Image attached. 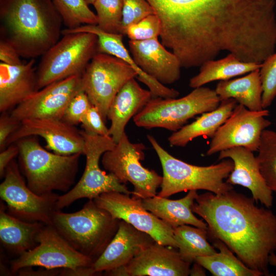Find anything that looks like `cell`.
Segmentation results:
<instances>
[{
    "label": "cell",
    "mask_w": 276,
    "mask_h": 276,
    "mask_svg": "<svg viewBox=\"0 0 276 276\" xmlns=\"http://www.w3.org/2000/svg\"><path fill=\"white\" fill-rule=\"evenodd\" d=\"M157 242L144 249L127 265L129 276H188L191 263L178 251Z\"/></svg>",
    "instance_id": "obj_21"
},
{
    "label": "cell",
    "mask_w": 276,
    "mask_h": 276,
    "mask_svg": "<svg viewBox=\"0 0 276 276\" xmlns=\"http://www.w3.org/2000/svg\"><path fill=\"white\" fill-rule=\"evenodd\" d=\"M204 268L197 262H194L193 266L190 268V275L191 276L205 275Z\"/></svg>",
    "instance_id": "obj_46"
},
{
    "label": "cell",
    "mask_w": 276,
    "mask_h": 276,
    "mask_svg": "<svg viewBox=\"0 0 276 276\" xmlns=\"http://www.w3.org/2000/svg\"><path fill=\"white\" fill-rule=\"evenodd\" d=\"M45 224L28 222L8 213L6 205L1 203L0 240L10 252L20 256L37 245L36 238Z\"/></svg>",
    "instance_id": "obj_26"
},
{
    "label": "cell",
    "mask_w": 276,
    "mask_h": 276,
    "mask_svg": "<svg viewBox=\"0 0 276 276\" xmlns=\"http://www.w3.org/2000/svg\"><path fill=\"white\" fill-rule=\"evenodd\" d=\"M222 100L233 98L238 104L252 111H260L262 106L263 88L260 69L233 80L220 81L215 89Z\"/></svg>",
    "instance_id": "obj_28"
},
{
    "label": "cell",
    "mask_w": 276,
    "mask_h": 276,
    "mask_svg": "<svg viewBox=\"0 0 276 276\" xmlns=\"http://www.w3.org/2000/svg\"><path fill=\"white\" fill-rule=\"evenodd\" d=\"M269 115L266 109L252 111L238 104L212 138L206 155H212L235 147L258 151L263 132L271 124L265 118Z\"/></svg>",
    "instance_id": "obj_14"
},
{
    "label": "cell",
    "mask_w": 276,
    "mask_h": 276,
    "mask_svg": "<svg viewBox=\"0 0 276 276\" xmlns=\"http://www.w3.org/2000/svg\"><path fill=\"white\" fill-rule=\"evenodd\" d=\"M258 152L260 172L269 189L276 192V131L264 130Z\"/></svg>",
    "instance_id": "obj_33"
},
{
    "label": "cell",
    "mask_w": 276,
    "mask_h": 276,
    "mask_svg": "<svg viewBox=\"0 0 276 276\" xmlns=\"http://www.w3.org/2000/svg\"><path fill=\"white\" fill-rule=\"evenodd\" d=\"M1 39L21 57L43 55L62 35L63 21L52 0H0Z\"/></svg>",
    "instance_id": "obj_3"
},
{
    "label": "cell",
    "mask_w": 276,
    "mask_h": 276,
    "mask_svg": "<svg viewBox=\"0 0 276 276\" xmlns=\"http://www.w3.org/2000/svg\"><path fill=\"white\" fill-rule=\"evenodd\" d=\"M93 200L113 217L147 233L156 242L177 248L174 239V228L147 210L142 204V198L121 192H110L100 195Z\"/></svg>",
    "instance_id": "obj_15"
},
{
    "label": "cell",
    "mask_w": 276,
    "mask_h": 276,
    "mask_svg": "<svg viewBox=\"0 0 276 276\" xmlns=\"http://www.w3.org/2000/svg\"><path fill=\"white\" fill-rule=\"evenodd\" d=\"M137 76L136 71L120 58L100 53L93 56L82 75V90L91 104L98 108L105 122L118 91Z\"/></svg>",
    "instance_id": "obj_11"
},
{
    "label": "cell",
    "mask_w": 276,
    "mask_h": 276,
    "mask_svg": "<svg viewBox=\"0 0 276 276\" xmlns=\"http://www.w3.org/2000/svg\"><path fill=\"white\" fill-rule=\"evenodd\" d=\"M99 273L96 272L92 266L78 267L75 269H61L60 275H80L92 276L96 275Z\"/></svg>",
    "instance_id": "obj_43"
},
{
    "label": "cell",
    "mask_w": 276,
    "mask_h": 276,
    "mask_svg": "<svg viewBox=\"0 0 276 276\" xmlns=\"http://www.w3.org/2000/svg\"><path fill=\"white\" fill-rule=\"evenodd\" d=\"M162 26L158 17L151 14L139 22L128 26L124 31L130 40L142 41L158 38L161 34Z\"/></svg>",
    "instance_id": "obj_36"
},
{
    "label": "cell",
    "mask_w": 276,
    "mask_h": 276,
    "mask_svg": "<svg viewBox=\"0 0 276 276\" xmlns=\"http://www.w3.org/2000/svg\"><path fill=\"white\" fill-rule=\"evenodd\" d=\"M155 242L149 234L120 220L118 231L93 267L97 273L126 266L136 256Z\"/></svg>",
    "instance_id": "obj_20"
},
{
    "label": "cell",
    "mask_w": 276,
    "mask_h": 276,
    "mask_svg": "<svg viewBox=\"0 0 276 276\" xmlns=\"http://www.w3.org/2000/svg\"><path fill=\"white\" fill-rule=\"evenodd\" d=\"M41 56L36 68L38 89L54 82L82 75L97 53L98 37L88 32L70 33Z\"/></svg>",
    "instance_id": "obj_8"
},
{
    "label": "cell",
    "mask_w": 276,
    "mask_h": 276,
    "mask_svg": "<svg viewBox=\"0 0 276 276\" xmlns=\"http://www.w3.org/2000/svg\"><path fill=\"white\" fill-rule=\"evenodd\" d=\"M4 178L0 185V196L8 213L24 221L51 225L58 195L53 192L39 195L33 192L14 159L6 168Z\"/></svg>",
    "instance_id": "obj_12"
},
{
    "label": "cell",
    "mask_w": 276,
    "mask_h": 276,
    "mask_svg": "<svg viewBox=\"0 0 276 276\" xmlns=\"http://www.w3.org/2000/svg\"><path fill=\"white\" fill-rule=\"evenodd\" d=\"M30 136H39L44 139L46 148L56 154L67 155L84 153L85 141L81 130L60 119H30L21 121L17 129L7 140L6 147Z\"/></svg>",
    "instance_id": "obj_17"
},
{
    "label": "cell",
    "mask_w": 276,
    "mask_h": 276,
    "mask_svg": "<svg viewBox=\"0 0 276 276\" xmlns=\"http://www.w3.org/2000/svg\"><path fill=\"white\" fill-rule=\"evenodd\" d=\"M129 47L136 65L145 73L164 85L172 84L180 77V61L168 51L158 38L129 40Z\"/></svg>",
    "instance_id": "obj_18"
},
{
    "label": "cell",
    "mask_w": 276,
    "mask_h": 276,
    "mask_svg": "<svg viewBox=\"0 0 276 276\" xmlns=\"http://www.w3.org/2000/svg\"><path fill=\"white\" fill-rule=\"evenodd\" d=\"M154 97L133 117L137 127L175 132L195 116L215 109L221 102L215 90L203 86L178 99Z\"/></svg>",
    "instance_id": "obj_7"
},
{
    "label": "cell",
    "mask_w": 276,
    "mask_h": 276,
    "mask_svg": "<svg viewBox=\"0 0 276 276\" xmlns=\"http://www.w3.org/2000/svg\"><path fill=\"white\" fill-rule=\"evenodd\" d=\"M68 29L83 25H97L98 19L85 0H52Z\"/></svg>",
    "instance_id": "obj_32"
},
{
    "label": "cell",
    "mask_w": 276,
    "mask_h": 276,
    "mask_svg": "<svg viewBox=\"0 0 276 276\" xmlns=\"http://www.w3.org/2000/svg\"><path fill=\"white\" fill-rule=\"evenodd\" d=\"M174 239L181 257L191 264L199 257L217 252L208 242L207 229L182 225L174 228Z\"/></svg>",
    "instance_id": "obj_31"
},
{
    "label": "cell",
    "mask_w": 276,
    "mask_h": 276,
    "mask_svg": "<svg viewBox=\"0 0 276 276\" xmlns=\"http://www.w3.org/2000/svg\"><path fill=\"white\" fill-rule=\"evenodd\" d=\"M262 63L244 62L229 53L223 58L210 60L202 64L199 73L190 79L189 86L195 88L212 81L229 80L260 69Z\"/></svg>",
    "instance_id": "obj_29"
},
{
    "label": "cell",
    "mask_w": 276,
    "mask_h": 276,
    "mask_svg": "<svg viewBox=\"0 0 276 276\" xmlns=\"http://www.w3.org/2000/svg\"><path fill=\"white\" fill-rule=\"evenodd\" d=\"M147 139L156 152L163 169L160 197H168L173 194L190 190H204L216 194L233 189V185L224 181L234 167L229 158L208 166L191 165L179 159L164 149L154 137Z\"/></svg>",
    "instance_id": "obj_6"
},
{
    "label": "cell",
    "mask_w": 276,
    "mask_h": 276,
    "mask_svg": "<svg viewBox=\"0 0 276 276\" xmlns=\"http://www.w3.org/2000/svg\"><path fill=\"white\" fill-rule=\"evenodd\" d=\"M21 57L9 43L0 39V60L2 62L9 65H20L23 64Z\"/></svg>",
    "instance_id": "obj_41"
},
{
    "label": "cell",
    "mask_w": 276,
    "mask_h": 276,
    "mask_svg": "<svg viewBox=\"0 0 276 276\" xmlns=\"http://www.w3.org/2000/svg\"><path fill=\"white\" fill-rule=\"evenodd\" d=\"M231 159L234 167L226 182L240 185L250 190L256 203L260 201L266 208L273 204L272 191L267 185L253 152L243 147H235L219 152L218 159Z\"/></svg>",
    "instance_id": "obj_19"
},
{
    "label": "cell",
    "mask_w": 276,
    "mask_h": 276,
    "mask_svg": "<svg viewBox=\"0 0 276 276\" xmlns=\"http://www.w3.org/2000/svg\"><path fill=\"white\" fill-rule=\"evenodd\" d=\"M37 245L11 263L12 273L35 266L47 269H75L92 266L94 261L74 248L52 225L45 224L37 234Z\"/></svg>",
    "instance_id": "obj_13"
},
{
    "label": "cell",
    "mask_w": 276,
    "mask_h": 276,
    "mask_svg": "<svg viewBox=\"0 0 276 276\" xmlns=\"http://www.w3.org/2000/svg\"><path fill=\"white\" fill-rule=\"evenodd\" d=\"M19 154V149L16 144H12L0 153V176L4 177L5 172L8 165Z\"/></svg>",
    "instance_id": "obj_42"
},
{
    "label": "cell",
    "mask_w": 276,
    "mask_h": 276,
    "mask_svg": "<svg viewBox=\"0 0 276 276\" xmlns=\"http://www.w3.org/2000/svg\"><path fill=\"white\" fill-rule=\"evenodd\" d=\"M20 122L10 114L2 113L0 118V148L3 150L6 147L7 140L19 127Z\"/></svg>",
    "instance_id": "obj_40"
},
{
    "label": "cell",
    "mask_w": 276,
    "mask_h": 276,
    "mask_svg": "<svg viewBox=\"0 0 276 276\" xmlns=\"http://www.w3.org/2000/svg\"><path fill=\"white\" fill-rule=\"evenodd\" d=\"M238 104L233 98L222 100L215 109L204 112L191 123L173 132L168 140L171 146L185 147L190 141L200 136L212 138L226 121Z\"/></svg>",
    "instance_id": "obj_27"
},
{
    "label": "cell",
    "mask_w": 276,
    "mask_h": 276,
    "mask_svg": "<svg viewBox=\"0 0 276 276\" xmlns=\"http://www.w3.org/2000/svg\"><path fill=\"white\" fill-rule=\"evenodd\" d=\"M153 14H155L153 8L146 0H123V35L128 26Z\"/></svg>",
    "instance_id": "obj_37"
},
{
    "label": "cell",
    "mask_w": 276,
    "mask_h": 276,
    "mask_svg": "<svg viewBox=\"0 0 276 276\" xmlns=\"http://www.w3.org/2000/svg\"><path fill=\"white\" fill-rule=\"evenodd\" d=\"M88 5H93L96 0H85Z\"/></svg>",
    "instance_id": "obj_48"
},
{
    "label": "cell",
    "mask_w": 276,
    "mask_h": 276,
    "mask_svg": "<svg viewBox=\"0 0 276 276\" xmlns=\"http://www.w3.org/2000/svg\"><path fill=\"white\" fill-rule=\"evenodd\" d=\"M161 43L182 67L200 66L223 51L261 63L275 52V0H151Z\"/></svg>",
    "instance_id": "obj_1"
},
{
    "label": "cell",
    "mask_w": 276,
    "mask_h": 276,
    "mask_svg": "<svg viewBox=\"0 0 276 276\" xmlns=\"http://www.w3.org/2000/svg\"><path fill=\"white\" fill-rule=\"evenodd\" d=\"M106 275L109 276H129L126 266H123L105 271Z\"/></svg>",
    "instance_id": "obj_45"
},
{
    "label": "cell",
    "mask_w": 276,
    "mask_h": 276,
    "mask_svg": "<svg viewBox=\"0 0 276 276\" xmlns=\"http://www.w3.org/2000/svg\"><path fill=\"white\" fill-rule=\"evenodd\" d=\"M262 85V106L269 107L276 97V52L267 57L260 68Z\"/></svg>",
    "instance_id": "obj_35"
},
{
    "label": "cell",
    "mask_w": 276,
    "mask_h": 276,
    "mask_svg": "<svg viewBox=\"0 0 276 276\" xmlns=\"http://www.w3.org/2000/svg\"><path fill=\"white\" fill-rule=\"evenodd\" d=\"M120 220L89 200L74 213L54 210L51 225L74 248L95 262L114 236Z\"/></svg>",
    "instance_id": "obj_5"
},
{
    "label": "cell",
    "mask_w": 276,
    "mask_h": 276,
    "mask_svg": "<svg viewBox=\"0 0 276 276\" xmlns=\"http://www.w3.org/2000/svg\"><path fill=\"white\" fill-rule=\"evenodd\" d=\"M99 110L91 105L82 118L81 124L83 130L87 133L102 136H110L108 128Z\"/></svg>",
    "instance_id": "obj_39"
},
{
    "label": "cell",
    "mask_w": 276,
    "mask_h": 276,
    "mask_svg": "<svg viewBox=\"0 0 276 276\" xmlns=\"http://www.w3.org/2000/svg\"><path fill=\"white\" fill-rule=\"evenodd\" d=\"M146 147L141 143H132L125 132L115 147L105 152L101 163L104 168L123 184L129 182L134 190L132 196L146 198L157 195L163 177L154 170L143 167Z\"/></svg>",
    "instance_id": "obj_10"
},
{
    "label": "cell",
    "mask_w": 276,
    "mask_h": 276,
    "mask_svg": "<svg viewBox=\"0 0 276 276\" xmlns=\"http://www.w3.org/2000/svg\"><path fill=\"white\" fill-rule=\"evenodd\" d=\"M82 90V75L54 82L16 106L10 114L21 122L30 119H62L72 98Z\"/></svg>",
    "instance_id": "obj_16"
},
{
    "label": "cell",
    "mask_w": 276,
    "mask_h": 276,
    "mask_svg": "<svg viewBox=\"0 0 276 276\" xmlns=\"http://www.w3.org/2000/svg\"><path fill=\"white\" fill-rule=\"evenodd\" d=\"M19 149L21 169L28 187L43 195L59 191L66 193L74 184L82 154L64 155L44 149L35 136L20 139Z\"/></svg>",
    "instance_id": "obj_4"
},
{
    "label": "cell",
    "mask_w": 276,
    "mask_h": 276,
    "mask_svg": "<svg viewBox=\"0 0 276 276\" xmlns=\"http://www.w3.org/2000/svg\"><path fill=\"white\" fill-rule=\"evenodd\" d=\"M269 264L276 267V254L274 252H271L268 257Z\"/></svg>",
    "instance_id": "obj_47"
},
{
    "label": "cell",
    "mask_w": 276,
    "mask_h": 276,
    "mask_svg": "<svg viewBox=\"0 0 276 276\" xmlns=\"http://www.w3.org/2000/svg\"><path fill=\"white\" fill-rule=\"evenodd\" d=\"M193 213L208 225V236L223 242L250 268L269 275L268 257L276 250V216L233 189L198 195Z\"/></svg>",
    "instance_id": "obj_2"
},
{
    "label": "cell",
    "mask_w": 276,
    "mask_h": 276,
    "mask_svg": "<svg viewBox=\"0 0 276 276\" xmlns=\"http://www.w3.org/2000/svg\"><path fill=\"white\" fill-rule=\"evenodd\" d=\"M93 5L97 12V26L100 29L123 35V0H96Z\"/></svg>",
    "instance_id": "obj_34"
},
{
    "label": "cell",
    "mask_w": 276,
    "mask_h": 276,
    "mask_svg": "<svg viewBox=\"0 0 276 276\" xmlns=\"http://www.w3.org/2000/svg\"><path fill=\"white\" fill-rule=\"evenodd\" d=\"M81 132L85 141L83 154L86 157L85 168L76 185L64 194L59 195L55 204L56 210L68 206L79 199L93 200L104 193L133 194L125 184L121 183L112 174H106L99 166L101 157L106 151L112 149L117 144L111 137L88 133L83 130Z\"/></svg>",
    "instance_id": "obj_9"
},
{
    "label": "cell",
    "mask_w": 276,
    "mask_h": 276,
    "mask_svg": "<svg viewBox=\"0 0 276 276\" xmlns=\"http://www.w3.org/2000/svg\"><path fill=\"white\" fill-rule=\"evenodd\" d=\"M35 60L20 65L0 63V111L6 112L39 89Z\"/></svg>",
    "instance_id": "obj_23"
},
{
    "label": "cell",
    "mask_w": 276,
    "mask_h": 276,
    "mask_svg": "<svg viewBox=\"0 0 276 276\" xmlns=\"http://www.w3.org/2000/svg\"><path fill=\"white\" fill-rule=\"evenodd\" d=\"M198 194L197 190L189 191L183 198L172 200L157 196L142 199L143 206L172 227L192 225L207 229L206 222L193 214L192 206Z\"/></svg>",
    "instance_id": "obj_25"
},
{
    "label": "cell",
    "mask_w": 276,
    "mask_h": 276,
    "mask_svg": "<svg viewBox=\"0 0 276 276\" xmlns=\"http://www.w3.org/2000/svg\"><path fill=\"white\" fill-rule=\"evenodd\" d=\"M61 269H47L45 270H39L34 271L33 270H26L22 268L17 273L21 275H55L60 274Z\"/></svg>",
    "instance_id": "obj_44"
},
{
    "label": "cell",
    "mask_w": 276,
    "mask_h": 276,
    "mask_svg": "<svg viewBox=\"0 0 276 276\" xmlns=\"http://www.w3.org/2000/svg\"><path fill=\"white\" fill-rule=\"evenodd\" d=\"M91 105L89 99L83 90L78 92L67 105L62 119L66 123L76 125L81 121Z\"/></svg>",
    "instance_id": "obj_38"
},
{
    "label": "cell",
    "mask_w": 276,
    "mask_h": 276,
    "mask_svg": "<svg viewBox=\"0 0 276 276\" xmlns=\"http://www.w3.org/2000/svg\"><path fill=\"white\" fill-rule=\"evenodd\" d=\"M215 247L219 252L199 257L196 262L208 270L214 276H261L263 274L247 266L221 241L215 239Z\"/></svg>",
    "instance_id": "obj_30"
},
{
    "label": "cell",
    "mask_w": 276,
    "mask_h": 276,
    "mask_svg": "<svg viewBox=\"0 0 276 276\" xmlns=\"http://www.w3.org/2000/svg\"><path fill=\"white\" fill-rule=\"evenodd\" d=\"M76 32H88L98 37L97 53H104L121 59L130 65L137 73L136 78L145 84L153 96L163 98H176L179 93L170 88L143 72L136 64L131 55L124 46L122 34L106 32L97 25H85L74 29H64L62 35Z\"/></svg>",
    "instance_id": "obj_22"
},
{
    "label": "cell",
    "mask_w": 276,
    "mask_h": 276,
    "mask_svg": "<svg viewBox=\"0 0 276 276\" xmlns=\"http://www.w3.org/2000/svg\"><path fill=\"white\" fill-rule=\"evenodd\" d=\"M150 90L143 88L134 78L128 81L118 91L108 109L111 122L109 134L116 143L120 141L129 120L139 112L153 97Z\"/></svg>",
    "instance_id": "obj_24"
}]
</instances>
